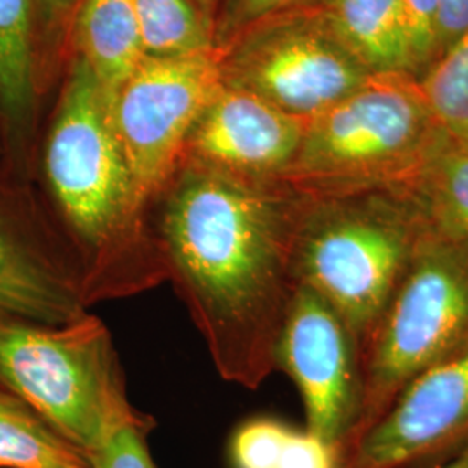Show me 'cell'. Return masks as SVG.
Wrapping results in <instances>:
<instances>
[{
  "label": "cell",
  "instance_id": "cell-1",
  "mask_svg": "<svg viewBox=\"0 0 468 468\" xmlns=\"http://www.w3.org/2000/svg\"><path fill=\"white\" fill-rule=\"evenodd\" d=\"M153 205L168 282L220 378L259 388L278 369L280 336L299 288L303 195L283 179H243L183 162Z\"/></svg>",
  "mask_w": 468,
  "mask_h": 468
},
{
  "label": "cell",
  "instance_id": "cell-2",
  "mask_svg": "<svg viewBox=\"0 0 468 468\" xmlns=\"http://www.w3.org/2000/svg\"><path fill=\"white\" fill-rule=\"evenodd\" d=\"M46 201L80 257L90 307L168 282L148 207L118 143L110 101L84 59L71 65L37 148Z\"/></svg>",
  "mask_w": 468,
  "mask_h": 468
},
{
  "label": "cell",
  "instance_id": "cell-3",
  "mask_svg": "<svg viewBox=\"0 0 468 468\" xmlns=\"http://www.w3.org/2000/svg\"><path fill=\"white\" fill-rule=\"evenodd\" d=\"M431 228L411 187L303 195L295 238L299 284L334 307L363 349Z\"/></svg>",
  "mask_w": 468,
  "mask_h": 468
},
{
  "label": "cell",
  "instance_id": "cell-4",
  "mask_svg": "<svg viewBox=\"0 0 468 468\" xmlns=\"http://www.w3.org/2000/svg\"><path fill=\"white\" fill-rule=\"evenodd\" d=\"M442 133L415 79L373 75L307 120L283 181L311 197L413 187Z\"/></svg>",
  "mask_w": 468,
  "mask_h": 468
},
{
  "label": "cell",
  "instance_id": "cell-5",
  "mask_svg": "<svg viewBox=\"0 0 468 468\" xmlns=\"http://www.w3.org/2000/svg\"><path fill=\"white\" fill-rule=\"evenodd\" d=\"M0 384L87 456L144 415L102 319L90 311L61 326L0 316Z\"/></svg>",
  "mask_w": 468,
  "mask_h": 468
},
{
  "label": "cell",
  "instance_id": "cell-6",
  "mask_svg": "<svg viewBox=\"0 0 468 468\" xmlns=\"http://www.w3.org/2000/svg\"><path fill=\"white\" fill-rule=\"evenodd\" d=\"M467 338L468 239L432 222L361 349L363 401L349 450L406 385Z\"/></svg>",
  "mask_w": 468,
  "mask_h": 468
},
{
  "label": "cell",
  "instance_id": "cell-7",
  "mask_svg": "<svg viewBox=\"0 0 468 468\" xmlns=\"http://www.w3.org/2000/svg\"><path fill=\"white\" fill-rule=\"evenodd\" d=\"M236 38L220 59L222 82L305 122L373 77L313 7L266 17Z\"/></svg>",
  "mask_w": 468,
  "mask_h": 468
},
{
  "label": "cell",
  "instance_id": "cell-8",
  "mask_svg": "<svg viewBox=\"0 0 468 468\" xmlns=\"http://www.w3.org/2000/svg\"><path fill=\"white\" fill-rule=\"evenodd\" d=\"M222 84L220 58H144L110 101L118 143L148 207L185 158L186 143Z\"/></svg>",
  "mask_w": 468,
  "mask_h": 468
},
{
  "label": "cell",
  "instance_id": "cell-9",
  "mask_svg": "<svg viewBox=\"0 0 468 468\" xmlns=\"http://www.w3.org/2000/svg\"><path fill=\"white\" fill-rule=\"evenodd\" d=\"M32 183L0 158V316L61 326L90 311L84 269Z\"/></svg>",
  "mask_w": 468,
  "mask_h": 468
},
{
  "label": "cell",
  "instance_id": "cell-10",
  "mask_svg": "<svg viewBox=\"0 0 468 468\" xmlns=\"http://www.w3.org/2000/svg\"><path fill=\"white\" fill-rule=\"evenodd\" d=\"M276 367L301 392L305 431L344 456L361 413V346L334 307L305 284L290 303Z\"/></svg>",
  "mask_w": 468,
  "mask_h": 468
},
{
  "label": "cell",
  "instance_id": "cell-11",
  "mask_svg": "<svg viewBox=\"0 0 468 468\" xmlns=\"http://www.w3.org/2000/svg\"><path fill=\"white\" fill-rule=\"evenodd\" d=\"M468 448V338L420 373L340 468H434Z\"/></svg>",
  "mask_w": 468,
  "mask_h": 468
},
{
  "label": "cell",
  "instance_id": "cell-12",
  "mask_svg": "<svg viewBox=\"0 0 468 468\" xmlns=\"http://www.w3.org/2000/svg\"><path fill=\"white\" fill-rule=\"evenodd\" d=\"M305 123L222 82L187 137L183 162L243 179H283L301 148Z\"/></svg>",
  "mask_w": 468,
  "mask_h": 468
},
{
  "label": "cell",
  "instance_id": "cell-13",
  "mask_svg": "<svg viewBox=\"0 0 468 468\" xmlns=\"http://www.w3.org/2000/svg\"><path fill=\"white\" fill-rule=\"evenodd\" d=\"M42 75L35 0H0V156L30 181Z\"/></svg>",
  "mask_w": 468,
  "mask_h": 468
},
{
  "label": "cell",
  "instance_id": "cell-14",
  "mask_svg": "<svg viewBox=\"0 0 468 468\" xmlns=\"http://www.w3.org/2000/svg\"><path fill=\"white\" fill-rule=\"evenodd\" d=\"M79 54L113 100L146 58L133 0H82L73 17Z\"/></svg>",
  "mask_w": 468,
  "mask_h": 468
},
{
  "label": "cell",
  "instance_id": "cell-15",
  "mask_svg": "<svg viewBox=\"0 0 468 468\" xmlns=\"http://www.w3.org/2000/svg\"><path fill=\"white\" fill-rule=\"evenodd\" d=\"M313 9L373 75H411L399 0H316Z\"/></svg>",
  "mask_w": 468,
  "mask_h": 468
},
{
  "label": "cell",
  "instance_id": "cell-16",
  "mask_svg": "<svg viewBox=\"0 0 468 468\" xmlns=\"http://www.w3.org/2000/svg\"><path fill=\"white\" fill-rule=\"evenodd\" d=\"M0 468H92L85 452L0 384Z\"/></svg>",
  "mask_w": 468,
  "mask_h": 468
},
{
  "label": "cell",
  "instance_id": "cell-17",
  "mask_svg": "<svg viewBox=\"0 0 468 468\" xmlns=\"http://www.w3.org/2000/svg\"><path fill=\"white\" fill-rule=\"evenodd\" d=\"M233 468H340V452L282 420H247L229 442Z\"/></svg>",
  "mask_w": 468,
  "mask_h": 468
},
{
  "label": "cell",
  "instance_id": "cell-18",
  "mask_svg": "<svg viewBox=\"0 0 468 468\" xmlns=\"http://www.w3.org/2000/svg\"><path fill=\"white\" fill-rule=\"evenodd\" d=\"M411 189L435 226L468 239V141L444 131Z\"/></svg>",
  "mask_w": 468,
  "mask_h": 468
},
{
  "label": "cell",
  "instance_id": "cell-19",
  "mask_svg": "<svg viewBox=\"0 0 468 468\" xmlns=\"http://www.w3.org/2000/svg\"><path fill=\"white\" fill-rule=\"evenodd\" d=\"M146 58L214 52L210 17L193 0H133Z\"/></svg>",
  "mask_w": 468,
  "mask_h": 468
},
{
  "label": "cell",
  "instance_id": "cell-20",
  "mask_svg": "<svg viewBox=\"0 0 468 468\" xmlns=\"http://www.w3.org/2000/svg\"><path fill=\"white\" fill-rule=\"evenodd\" d=\"M439 125L468 141V30L419 82Z\"/></svg>",
  "mask_w": 468,
  "mask_h": 468
},
{
  "label": "cell",
  "instance_id": "cell-21",
  "mask_svg": "<svg viewBox=\"0 0 468 468\" xmlns=\"http://www.w3.org/2000/svg\"><path fill=\"white\" fill-rule=\"evenodd\" d=\"M410 67L420 82L437 61V17L441 0H399Z\"/></svg>",
  "mask_w": 468,
  "mask_h": 468
},
{
  "label": "cell",
  "instance_id": "cell-22",
  "mask_svg": "<svg viewBox=\"0 0 468 468\" xmlns=\"http://www.w3.org/2000/svg\"><path fill=\"white\" fill-rule=\"evenodd\" d=\"M153 429L150 417L125 423L96 452L89 454L92 468H156L148 448V434Z\"/></svg>",
  "mask_w": 468,
  "mask_h": 468
},
{
  "label": "cell",
  "instance_id": "cell-23",
  "mask_svg": "<svg viewBox=\"0 0 468 468\" xmlns=\"http://www.w3.org/2000/svg\"><path fill=\"white\" fill-rule=\"evenodd\" d=\"M301 0H231L220 27L222 42L243 34L247 28L266 17L295 7Z\"/></svg>",
  "mask_w": 468,
  "mask_h": 468
},
{
  "label": "cell",
  "instance_id": "cell-24",
  "mask_svg": "<svg viewBox=\"0 0 468 468\" xmlns=\"http://www.w3.org/2000/svg\"><path fill=\"white\" fill-rule=\"evenodd\" d=\"M82 0H35L38 37H40V54H42V71L46 65V52H49L59 35L65 34L68 27L73 23L75 13Z\"/></svg>",
  "mask_w": 468,
  "mask_h": 468
},
{
  "label": "cell",
  "instance_id": "cell-25",
  "mask_svg": "<svg viewBox=\"0 0 468 468\" xmlns=\"http://www.w3.org/2000/svg\"><path fill=\"white\" fill-rule=\"evenodd\" d=\"M468 30V0H441L437 17V59Z\"/></svg>",
  "mask_w": 468,
  "mask_h": 468
},
{
  "label": "cell",
  "instance_id": "cell-26",
  "mask_svg": "<svg viewBox=\"0 0 468 468\" xmlns=\"http://www.w3.org/2000/svg\"><path fill=\"white\" fill-rule=\"evenodd\" d=\"M434 468H468V448L465 452L456 454L452 460H448V462H444V463H441V465Z\"/></svg>",
  "mask_w": 468,
  "mask_h": 468
},
{
  "label": "cell",
  "instance_id": "cell-27",
  "mask_svg": "<svg viewBox=\"0 0 468 468\" xmlns=\"http://www.w3.org/2000/svg\"><path fill=\"white\" fill-rule=\"evenodd\" d=\"M193 2L200 7L201 11H205L207 15H210L208 11H210V9H212V5L216 4V0H193Z\"/></svg>",
  "mask_w": 468,
  "mask_h": 468
},
{
  "label": "cell",
  "instance_id": "cell-28",
  "mask_svg": "<svg viewBox=\"0 0 468 468\" xmlns=\"http://www.w3.org/2000/svg\"><path fill=\"white\" fill-rule=\"evenodd\" d=\"M0 158H2V156H0Z\"/></svg>",
  "mask_w": 468,
  "mask_h": 468
}]
</instances>
